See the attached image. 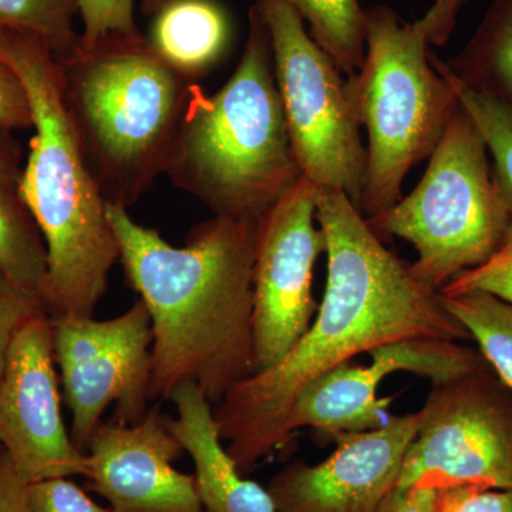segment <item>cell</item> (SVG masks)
<instances>
[{
	"label": "cell",
	"instance_id": "6da1fadb",
	"mask_svg": "<svg viewBox=\"0 0 512 512\" xmlns=\"http://www.w3.org/2000/svg\"><path fill=\"white\" fill-rule=\"evenodd\" d=\"M316 222L326 238L328 276L311 326L284 359L242 380L214 406L218 433L244 476L293 440L289 410L322 373L399 340L471 339L440 292L414 278L345 194L320 190Z\"/></svg>",
	"mask_w": 512,
	"mask_h": 512
},
{
	"label": "cell",
	"instance_id": "7a4b0ae2",
	"mask_svg": "<svg viewBox=\"0 0 512 512\" xmlns=\"http://www.w3.org/2000/svg\"><path fill=\"white\" fill-rule=\"evenodd\" d=\"M128 285L153 325L150 400L185 383L217 406L254 375V259L258 221L214 215L168 244L126 208L107 204Z\"/></svg>",
	"mask_w": 512,
	"mask_h": 512
},
{
	"label": "cell",
	"instance_id": "3957f363",
	"mask_svg": "<svg viewBox=\"0 0 512 512\" xmlns=\"http://www.w3.org/2000/svg\"><path fill=\"white\" fill-rule=\"evenodd\" d=\"M0 47L32 107L35 134L18 192L45 239L47 311L52 318H93L120 251L64 103L59 60L36 37L3 26Z\"/></svg>",
	"mask_w": 512,
	"mask_h": 512
},
{
	"label": "cell",
	"instance_id": "277c9868",
	"mask_svg": "<svg viewBox=\"0 0 512 512\" xmlns=\"http://www.w3.org/2000/svg\"><path fill=\"white\" fill-rule=\"evenodd\" d=\"M237 69L208 96L192 84L164 174L215 215L259 221L303 177L258 6Z\"/></svg>",
	"mask_w": 512,
	"mask_h": 512
},
{
	"label": "cell",
	"instance_id": "5b68a950",
	"mask_svg": "<svg viewBox=\"0 0 512 512\" xmlns=\"http://www.w3.org/2000/svg\"><path fill=\"white\" fill-rule=\"evenodd\" d=\"M64 103L107 204L128 210L164 174L192 84L143 33L59 60Z\"/></svg>",
	"mask_w": 512,
	"mask_h": 512
},
{
	"label": "cell",
	"instance_id": "8992f818",
	"mask_svg": "<svg viewBox=\"0 0 512 512\" xmlns=\"http://www.w3.org/2000/svg\"><path fill=\"white\" fill-rule=\"evenodd\" d=\"M365 32V62L346 82L369 136L360 212L372 218L402 198L404 178L436 150L460 101L431 63L416 22L373 6L365 10Z\"/></svg>",
	"mask_w": 512,
	"mask_h": 512
},
{
	"label": "cell",
	"instance_id": "52a82bcc",
	"mask_svg": "<svg viewBox=\"0 0 512 512\" xmlns=\"http://www.w3.org/2000/svg\"><path fill=\"white\" fill-rule=\"evenodd\" d=\"M511 220L483 134L461 104L412 194L366 218L382 241L399 237L413 245L417 259L410 271L439 292L461 272L488 261Z\"/></svg>",
	"mask_w": 512,
	"mask_h": 512
},
{
	"label": "cell",
	"instance_id": "ba28073f",
	"mask_svg": "<svg viewBox=\"0 0 512 512\" xmlns=\"http://www.w3.org/2000/svg\"><path fill=\"white\" fill-rule=\"evenodd\" d=\"M255 5L268 29L286 126L303 177L319 190L342 192L360 211L366 147L348 82L298 12L278 0Z\"/></svg>",
	"mask_w": 512,
	"mask_h": 512
},
{
	"label": "cell",
	"instance_id": "9c48e42d",
	"mask_svg": "<svg viewBox=\"0 0 512 512\" xmlns=\"http://www.w3.org/2000/svg\"><path fill=\"white\" fill-rule=\"evenodd\" d=\"M397 488L473 484L512 490V389L490 366L433 384Z\"/></svg>",
	"mask_w": 512,
	"mask_h": 512
},
{
	"label": "cell",
	"instance_id": "30bf717a",
	"mask_svg": "<svg viewBox=\"0 0 512 512\" xmlns=\"http://www.w3.org/2000/svg\"><path fill=\"white\" fill-rule=\"evenodd\" d=\"M53 350L64 399L72 412L70 437L86 453L101 417L134 424L147 413L153 376L154 333L141 299L117 318H52Z\"/></svg>",
	"mask_w": 512,
	"mask_h": 512
},
{
	"label": "cell",
	"instance_id": "8fae6325",
	"mask_svg": "<svg viewBox=\"0 0 512 512\" xmlns=\"http://www.w3.org/2000/svg\"><path fill=\"white\" fill-rule=\"evenodd\" d=\"M319 188L302 177L256 228L254 259V375L288 355L311 326L313 266L326 254L316 228Z\"/></svg>",
	"mask_w": 512,
	"mask_h": 512
},
{
	"label": "cell",
	"instance_id": "7c38bea8",
	"mask_svg": "<svg viewBox=\"0 0 512 512\" xmlns=\"http://www.w3.org/2000/svg\"><path fill=\"white\" fill-rule=\"evenodd\" d=\"M60 400L53 320L43 311L16 333L0 376V448L28 484L89 477V458L67 433Z\"/></svg>",
	"mask_w": 512,
	"mask_h": 512
},
{
	"label": "cell",
	"instance_id": "4fadbf2b",
	"mask_svg": "<svg viewBox=\"0 0 512 512\" xmlns=\"http://www.w3.org/2000/svg\"><path fill=\"white\" fill-rule=\"evenodd\" d=\"M420 413L404 414L379 429L340 433L335 451L318 464L295 461L271 478L278 512H377L396 488Z\"/></svg>",
	"mask_w": 512,
	"mask_h": 512
},
{
	"label": "cell",
	"instance_id": "5bb4252c",
	"mask_svg": "<svg viewBox=\"0 0 512 512\" xmlns=\"http://www.w3.org/2000/svg\"><path fill=\"white\" fill-rule=\"evenodd\" d=\"M86 454L87 487L110 504L111 512H207L195 477L174 467L185 450L160 406L134 424L101 423Z\"/></svg>",
	"mask_w": 512,
	"mask_h": 512
},
{
	"label": "cell",
	"instance_id": "9a60e30c",
	"mask_svg": "<svg viewBox=\"0 0 512 512\" xmlns=\"http://www.w3.org/2000/svg\"><path fill=\"white\" fill-rule=\"evenodd\" d=\"M369 366L342 363L313 379L296 396L289 410L286 429L311 427L325 441L340 433H357L384 426L390 416L393 397H379L384 377L406 372L399 342L370 350Z\"/></svg>",
	"mask_w": 512,
	"mask_h": 512
},
{
	"label": "cell",
	"instance_id": "2e32d148",
	"mask_svg": "<svg viewBox=\"0 0 512 512\" xmlns=\"http://www.w3.org/2000/svg\"><path fill=\"white\" fill-rule=\"evenodd\" d=\"M177 417L168 426L190 454L198 495L207 512H278L268 488L245 478L218 433L214 406L200 387L185 383L170 397Z\"/></svg>",
	"mask_w": 512,
	"mask_h": 512
},
{
	"label": "cell",
	"instance_id": "e0dca14e",
	"mask_svg": "<svg viewBox=\"0 0 512 512\" xmlns=\"http://www.w3.org/2000/svg\"><path fill=\"white\" fill-rule=\"evenodd\" d=\"M229 35L227 13L214 0H171L154 15L147 40L171 69L194 82L220 62Z\"/></svg>",
	"mask_w": 512,
	"mask_h": 512
},
{
	"label": "cell",
	"instance_id": "ac0fdd59",
	"mask_svg": "<svg viewBox=\"0 0 512 512\" xmlns=\"http://www.w3.org/2000/svg\"><path fill=\"white\" fill-rule=\"evenodd\" d=\"M444 63L461 83L512 109V0H493L464 49Z\"/></svg>",
	"mask_w": 512,
	"mask_h": 512
},
{
	"label": "cell",
	"instance_id": "d6986e66",
	"mask_svg": "<svg viewBox=\"0 0 512 512\" xmlns=\"http://www.w3.org/2000/svg\"><path fill=\"white\" fill-rule=\"evenodd\" d=\"M0 269L46 305L49 265L42 232L18 188L0 185Z\"/></svg>",
	"mask_w": 512,
	"mask_h": 512
},
{
	"label": "cell",
	"instance_id": "ffe728a7",
	"mask_svg": "<svg viewBox=\"0 0 512 512\" xmlns=\"http://www.w3.org/2000/svg\"><path fill=\"white\" fill-rule=\"evenodd\" d=\"M259 2V0H252ZM308 23L312 39L336 63L340 72L353 76L366 55L365 9L359 0H278Z\"/></svg>",
	"mask_w": 512,
	"mask_h": 512
},
{
	"label": "cell",
	"instance_id": "44dd1931",
	"mask_svg": "<svg viewBox=\"0 0 512 512\" xmlns=\"http://www.w3.org/2000/svg\"><path fill=\"white\" fill-rule=\"evenodd\" d=\"M441 295V293H440ZM444 308L476 340L485 362L512 389V305L490 293L441 295Z\"/></svg>",
	"mask_w": 512,
	"mask_h": 512
},
{
	"label": "cell",
	"instance_id": "7402d4cb",
	"mask_svg": "<svg viewBox=\"0 0 512 512\" xmlns=\"http://www.w3.org/2000/svg\"><path fill=\"white\" fill-rule=\"evenodd\" d=\"M431 63L448 80L463 109L470 114L483 134L498 187L512 211V109L493 96L477 92L454 76L446 63L430 55Z\"/></svg>",
	"mask_w": 512,
	"mask_h": 512
},
{
	"label": "cell",
	"instance_id": "603a6c76",
	"mask_svg": "<svg viewBox=\"0 0 512 512\" xmlns=\"http://www.w3.org/2000/svg\"><path fill=\"white\" fill-rule=\"evenodd\" d=\"M77 16L76 0H0V26L36 37L57 60L66 59L79 46Z\"/></svg>",
	"mask_w": 512,
	"mask_h": 512
},
{
	"label": "cell",
	"instance_id": "cb8c5ba5",
	"mask_svg": "<svg viewBox=\"0 0 512 512\" xmlns=\"http://www.w3.org/2000/svg\"><path fill=\"white\" fill-rule=\"evenodd\" d=\"M83 30L79 45L84 49L109 39L141 35L134 19L136 0H76Z\"/></svg>",
	"mask_w": 512,
	"mask_h": 512
},
{
	"label": "cell",
	"instance_id": "d4e9b609",
	"mask_svg": "<svg viewBox=\"0 0 512 512\" xmlns=\"http://www.w3.org/2000/svg\"><path fill=\"white\" fill-rule=\"evenodd\" d=\"M480 291L512 305V220L503 244L488 261L467 269L440 289L441 295Z\"/></svg>",
	"mask_w": 512,
	"mask_h": 512
},
{
	"label": "cell",
	"instance_id": "484cf974",
	"mask_svg": "<svg viewBox=\"0 0 512 512\" xmlns=\"http://www.w3.org/2000/svg\"><path fill=\"white\" fill-rule=\"evenodd\" d=\"M43 311L47 308L40 296L16 284L0 269V376L16 333L30 318Z\"/></svg>",
	"mask_w": 512,
	"mask_h": 512
},
{
	"label": "cell",
	"instance_id": "4316f807",
	"mask_svg": "<svg viewBox=\"0 0 512 512\" xmlns=\"http://www.w3.org/2000/svg\"><path fill=\"white\" fill-rule=\"evenodd\" d=\"M29 505L32 512H111L93 501L70 477L29 484Z\"/></svg>",
	"mask_w": 512,
	"mask_h": 512
},
{
	"label": "cell",
	"instance_id": "83f0119b",
	"mask_svg": "<svg viewBox=\"0 0 512 512\" xmlns=\"http://www.w3.org/2000/svg\"><path fill=\"white\" fill-rule=\"evenodd\" d=\"M434 512H512V490L473 484L440 487Z\"/></svg>",
	"mask_w": 512,
	"mask_h": 512
},
{
	"label": "cell",
	"instance_id": "f1b7e54d",
	"mask_svg": "<svg viewBox=\"0 0 512 512\" xmlns=\"http://www.w3.org/2000/svg\"><path fill=\"white\" fill-rule=\"evenodd\" d=\"M0 126L9 130L33 128L32 107L25 84L0 47Z\"/></svg>",
	"mask_w": 512,
	"mask_h": 512
},
{
	"label": "cell",
	"instance_id": "f546056e",
	"mask_svg": "<svg viewBox=\"0 0 512 512\" xmlns=\"http://www.w3.org/2000/svg\"><path fill=\"white\" fill-rule=\"evenodd\" d=\"M468 2L470 0H434L426 15L416 22L429 45H446L456 29L461 9Z\"/></svg>",
	"mask_w": 512,
	"mask_h": 512
},
{
	"label": "cell",
	"instance_id": "4dcf8cb0",
	"mask_svg": "<svg viewBox=\"0 0 512 512\" xmlns=\"http://www.w3.org/2000/svg\"><path fill=\"white\" fill-rule=\"evenodd\" d=\"M0 512H32L29 484L20 477L3 448H0Z\"/></svg>",
	"mask_w": 512,
	"mask_h": 512
},
{
	"label": "cell",
	"instance_id": "1f68e13d",
	"mask_svg": "<svg viewBox=\"0 0 512 512\" xmlns=\"http://www.w3.org/2000/svg\"><path fill=\"white\" fill-rule=\"evenodd\" d=\"M437 490L431 485L394 488L377 512H434Z\"/></svg>",
	"mask_w": 512,
	"mask_h": 512
},
{
	"label": "cell",
	"instance_id": "d6a6232c",
	"mask_svg": "<svg viewBox=\"0 0 512 512\" xmlns=\"http://www.w3.org/2000/svg\"><path fill=\"white\" fill-rule=\"evenodd\" d=\"M22 148L12 136V130L0 126V185L18 188L22 175Z\"/></svg>",
	"mask_w": 512,
	"mask_h": 512
},
{
	"label": "cell",
	"instance_id": "836d02e7",
	"mask_svg": "<svg viewBox=\"0 0 512 512\" xmlns=\"http://www.w3.org/2000/svg\"><path fill=\"white\" fill-rule=\"evenodd\" d=\"M168 2L171 0H141V12L144 15L154 16Z\"/></svg>",
	"mask_w": 512,
	"mask_h": 512
}]
</instances>
